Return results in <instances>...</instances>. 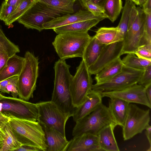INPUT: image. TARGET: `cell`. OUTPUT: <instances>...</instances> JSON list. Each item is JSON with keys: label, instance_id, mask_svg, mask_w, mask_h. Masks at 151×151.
Instances as JSON below:
<instances>
[{"label": "cell", "instance_id": "6da1fadb", "mask_svg": "<svg viewBox=\"0 0 151 151\" xmlns=\"http://www.w3.org/2000/svg\"><path fill=\"white\" fill-rule=\"evenodd\" d=\"M70 68L65 60L60 59L55 62L54 86L51 101L63 112L72 116L76 108L73 105L70 93L73 76L70 72Z\"/></svg>", "mask_w": 151, "mask_h": 151}, {"label": "cell", "instance_id": "7a4b0ae2", "mask_svg": "<svg viewBox=\"0 0 151 151\" xmlns=\"http://www.w3.org/2000/svg\"><path fill=\"white\" fill-rule=\"evenodd\" d=\"M9 125L14 135L22 145L37 147L46 151L44 132L37 121L10 118Z\"/></svg>", "mask_w": 151, "mask_h": 151}, {"label": "cell", "instance_id": "3957f363", "mask_svg": "<svg viewBox=\"0 0 151 151\" xmlns=\"http://www.w3.org/2000/svg\"><path fill=\"white\" fill-rule=\"evenodd\" d=\"M91 37L88 32L60 33L56 36L52 43L60 59L82 58Z\"/></svg>", "mask_w": 151, "mask_h": 151}, {"label": "cell", "instance_id": "277c9868", "mask_svg": "<svg viewBox=\"0 0 151 151\" xmlns=\"http://www.w3.org/2000/svg\"><path fill=\"white\" fill-rule=\"evenodd\" d=\"M24 61L17 83L19 98L27 101L33 97L39 74V58L29 51L25 52Z\"/></svg>", "mask_w": 151, "mask_h": 151}, {"label": "cell", "instance_id": "5b68a950", "mask_svg": "<svg viewBox=\"0 0 151 151\" xmlns=\"http://www.w3.org/2000/svg\"><path fill=\"white\" fill-rule=\"evenodd\" d=\"M113 124H116L108 107L101 103L93 111L76 122L72 134L73 137L84 133L98 135L103 128Z\"/></svg>", "mask_w": 151, "mask_h": 151}, {"label": "cell", "instance_id": "8992f818", "mask_svg": "<svg viewBox=\"0 0 151 151\" xmlns=\"http://www.w3.org/2000/svg\"><path fill=\"white\" fill-rule=\"evenodd\" d=\"M0 112L9 118L34 121H37L38 115L36 104L4 96L0 100Z\"/></svg>", "mask_w": 151, "mask_h": 151}, {"label": "cell", "instance_id": "52a82bcc", "mask_svg": "<svg viewBox=\"0 0 151 151\" xmlns=\"http://www.w3.org/2000/svg\"><path fill=\"white\" fill-rule=\"evenodd\" d=\"M36 104L38 112L37 121L41 125L53 128L66 137V124L72 115L63 112L51 101H40Z\"/></svg>", "mask_w": 151, "mask_h": 151}, {"label": "cell", "instance_id": "ba28073f", "mask_svg": "<svg viewBox=\"0 0 151 151\" xmlns=\"http://www.w3.org/2000/svg\"><path fill=\"white\" fill-rule=\"evenodd\" d=\"M91 75L82 59L73 76L70 85L72 101L75 108L78 107L85 101L92 90L93 81Z\"/></svg>", "mask_w": 151, "mask_h": 151}, {"label": "cell", "instance_id": "9c48e42d", "mask_svg": "<svg viewBox=\"0 0 151 151\" xmlns=\"http://www.w3.org/2000/svg\"><path fill=\"white\" fill-rule=\"evenodd\" d=\"M150 109H142L135 104H129L125 121L122 128L124 140H129L142 132L150 121Z\"/></svg>", "mask_w": 151, "mask_h": 151}, {"label": "cell", "instance_id": "30bf717a", "mask_svg": "<svg viewBox=\"0 0 151 151\" xmlns=\"http://www.w3.org/2000/svg\"><path fill=\"white\" fill-rule=\"evenodd\" d=\"M60 16V13L37 1L17 21L28 29L40 32L44 29V24Z\"/></svg>", "mask_w": 151, "mask_h": 151}, {"label": "cell", "instance_id": "8fae6325", "mask_svg": "<svg viewBox=\"0 0 151 151\" xmlns=\"http://www.w3.org/2000/svg\"><path fill=\"white\" fill-rule=\"evenodd\" d=\"M143 70L134 69L124 65L122 71L104 83L93 84L92 90L102 92L120 90L137 83Z\"/></svg>", "mask_w": 151, "mask_h": 151}, {"label": "cell", "instance_id": "7c38bea8", "mask_svg": "<svg viewBox=\"0 0 151 151\" xmlns=\"http://www.w3.org/2000/svg\"><path fill=\"white\" fill-rule=\"evenodd\" d=\"M138 13L133 23L128 28L124 40L123 54L134 53L139 46L143 37L146 14L141 7H137Z\"/></svg>", "mask_w": 151, "mask_h": 151}, {"label": "cell", "instance_id": "4fadbf2b", "mask_svg": "<svg viewBox=\"0 0 151 151\" xmlns=\"http://www.w3.org/2000/svg\"><path fill=\"white\" fill-rule=\"evenodd\" d=\"M103 97L118 98L129 103H134L151 108V103L148 100L145 92V88L137 83L124 88L115 91L101 92Z\"/></svg>", "mask_w": 151, "mask_h": 151}, {"label": "cell", "instance_id": "5bb4252c", "mask_svg": "<svg viewBox=\"0 0 151 151\" xmlns=\"http://www.w3.org/2000/svg\"><path fill=\"white\" fill-rule=\"evenodd\" d=\"M124 40L106 45L96 62L88 68L91 75L98 73L104 68L123 54Z\"/></svg>", "mask_w": 151, "mask_h": 151}, {"label": "cell", "instance_id": "9a60e30c", "mask_svg": "<svg viewBox=\"0 0 151 151\" xmlns=\"http://www.w3.org/2000/svg\"><path fill=\"white\" fill-rule=\"evenodd\" d=\"M94 19L102 20L105 18L96 16L88 10L80 9L74 14H67L55 18L44 24L43 27L44 29H52L74 23Z\"/></svg>", "mask_w": 151, "mask_h": 151}, {"label": "cell", "instance_id": "2e32d148", "mask_svg": "<svg viewBox=\"0 0 151 151\" xmlns=\"http://www.w3.org/2000/svg\"><path fill=\"white\" fill-rule=\"evenodd\" d=\"M66 151H102L98 135L84 133L73 137Z\"/></svg>", "mask_w": 151, "mask_h": 151}, {"label": "cell", "instance_id": "e0dca14e", "mask_svg": "<svg viewBox=\"0 0 151 151\" xmlns=\"http://www.w3.org/2000/svg\"><path fill=\"white\" fill-rule=\"evenodd\" d=\"M101 92L92 90L85 101L75 110L72 116L75 122L79 121L89 114L102 103Z\"/></svg>", "mask_w": 151, "mask_h": 151}, {"label": "cell", "instance_id": "ac0fdd59", "mask_svg": "<svg viewBox=\"0 0 151 151\" xmlns=\"http://www.w3.org/2000/svg\"><path fill=\"white\" fill-rule=\"evenodd\" d=\"M41 125L45 134L46 151H66L69 141L66 137L52 128L45 125Z\"/></svg>", "mask_w": 151, "mask_h": 151}, {"label": "cell", "instance_id": "d6986e66", "mask_svg": "<svg viewBox=\"0 0 151 151\" xmlns=\"http://www.w3.org/2000/svg\"><path fill=\"white\" fill-rule=\"evenodd\" d=\"M110 99L108 107L117 125L122 127L127 115L130 103L118 98Z\"/></svg>", "mask_w": 151, "mask_h": 151}, {"label": "cell", "instance_id": "ffe728a7", "mask_svg": "<svg viewBox=\"0 0 151 151\" xmlns=\"http://www.w3.org/2000/svg\"><path fill=\"white\" fill-rule=\"evenodd\" d=\"M117 125L116 124L108 125L98 133L99 144L102 151L120 150L114 132V129Z\"/></svg>", "mask_w": 151, "mask_h": 151}, {"label": "cell", "instance_id": "44dd1931", "mask_svg": "<svg viewBox=\"0 0 151 151\" xmlns=\"http://www.w3.org/2000/svg\"><path fill=\"white\" fill-rule=\"evenodd\" d=\"M24 58L15 54L8 59L4 67L0 71V82L12 77L19 76L22 68Z\"/></svg>", "mask_w": 151, "mask_h": 151}, {"label": "cell", "instance_id": "7402d4cb", "mask_svg": "<svg viewBox=\"0 0 151 151\" xmlns=\"http://www.w3.org/2000/svg\"><path fill=\"white\" fill-rule=\"evenodd\" d=\"M102 20L94 19L81 21L55 28L52 29L57 34L69 32H87L92 27Z\"/></svg>", "mask_w": 151, "mask_h": 151}, {"label": "cell", "instance_id": "603a6c76", "mask_svg": "<svg viewBox=\"0 0 151 151\" xmlns=\"http://www.w3.org/2000/svg\"><path fill=\"white\" fill-rule=\"evenodd\" d=\"M105 45L99 42L94 36L92 37L82 58L88 68L96 62Z\"/></svg>", "mask_w": 151, "mask_h": 151}, {"label": "cell", "instance_id": "cb8c5ba5", "mask_svg": "<svg viewBox=\"0 0 151 151\" xmlns=\"http://www.w3.org/2000/svg\"><path fill=\"white\" fill-rule=\"evenodd\" d=\"M101 44L107 45L123 41L124 38L116 27H101L94 36Z\"/></svg>", "mask_w": 151, "mask_h": 151}, {"label": "cell", "instance_id": "d4e9b609", "mask_svg": "<svg viewBox=\"0 0 151 151\" xmlns=\"http://www.w3.org/2000/svg\"><path fill=\"white\" fill-rule=\"evenodd\" d=\"M123 66L120 57L118 58L96 75V83H102L111 79L122 71Z\"/></svg>", "mask_w": 151, "mask_h": 151}, {"label": "cell", "instance_id": "484cf974", "mask_svg": "<svg viewBox=\"0 0 151 151\" xmlns=\"http://www.w3.org/2000/svg\"><path fill=\"white\" fill-rule=\"evenodd\" d=\"M1 131L3 140L0 144V151H14L22 145L14 135L8 122Z\"/></svg>", "mask_w": 151, "mask_h": 151}, {"label": "cell", "instance_id": "4316f807", "mask_svg": "<svg viewBox=\"0 0 151 151\" xmlns=\"http://www.w3.org/2000/svg\"><path fill=\"white\" fill-rule=\"evenodd\" d=\"M76 0H38L47 7L61 14H72L73 6Z\"/></svg>", "mask_w": 151, "mask_h": 151}, {"label": "cell", "instance_id": "83f0119b", "mask_svg": "<svg viewBox=\"0 0 151 151\" xmlns=\"http://www.w3.org/2000/svg\"><path fill=\"white\" fill-rule=\"evenodd\" d=\"M38 0H24L16 7L4 23L9 26L17 20L28 10L34 5Z\"/></svg>", "mask_w": 151, "mask_h": 151}, {"label": "cell", "instance_id": "f1b7e54d", "mask_svg": "<svg viewBox=\"0 0 151 151\" xmlns=\"http://www.w3.org/2000/svg\"><path fill=\"white\" fill-rule=\"evenodd\" d=\"M122 60L124 65L137 70H144L151 64V60L139 58L134 53L127 54Z\"/></svg>", "mask_w": 151, "mask_h": 151}, {"label": "cell", "instance_id": "f546056e", "mask_svg": "<svg viewBox=\"0 0 151 151\" xmlns=\"http://www.w3.org/2000/svg\"><path fill=\"white\" fill-rule=\"evenodd\" d=\"M104 14L112 22L117 19L123 8L122 0H106L103 7Z\"/></svg>", "mask_w": 151, "mask_h": 151}, {"label": "cell", "instance_id": "4dcf8cb0", "mask_svg": "<svg viewBox=\"0 0 151 151\" xmlns=\"http://www.w3.org/2000/svg\"><path fill=\"white\" fill-rule=\"evenodd\" d=\"M135 4L132 1L125 0L123 7L122 15L120 22L117 27L124 39L128 30L130 16L132 7Z\"/></svg>", "mask_w": 151, "mask_h": 151}, {"label": "cell", "instance_id": "1f68e13d", "mask_svg": "<svg viewBox=\"0 0 151 151\" xmlns=\"http://www.w3.org/2000/svg\"><path fill=\"white\" fill-rule=\"evenodd\" d=\"M146 14L144 32L139 46L144 45H151V12Z\"/></svg>", "mask_w": 151, "mask_h": 151}, {"label": "cell", "instance_id": "d6a6232c", "mask_svg": "<svg viewBox=\"0 0 151 151\" xmlns=\"http://www.w3.org/2000/svg\"><path fill=\"white\" fill-rule=\"evenodd\" d=\"M83 8L88 10L96 16L107 18L103 7L90 2L81 4Z\"/></svg>", "mask_w": 151, "mask_h": 151}, {"label": "cell", "instance_id": "836d02e7", "mask_svg": "<svg viewBox=\"0 0 151 151\" xmlns=\"http://www.w3.org/2000/svg\"><path fill=\"white\" fill-rule=\"evenodd\" d=\"M17 7L7 4L4 1L0 6V20L6 21Z\"/></svg>", "mask_w": 151, "mask_h": 151}, {"label": "cell", "instance_id": "e575fe53", "mask_svg": "<svg viewBox=\"0 0 151 151\" xmlns=\"http://www.w3.org/2000/svg\"><path fill=\"white\" fill-rule=\"evenodd\" d=\"M134 54L139 58L151 60V45H144L139 46Z\"/></svg>", "mask_w": 151, "mask_h": 151}, {"label": "cell", "instance_id": "d590c367", "mask_svg": "<svg viewBox=\"0 0 151 151\" xmlns=\"http://www.w3.org/2000/svg\"><path fill=\"white\" fill-rule=\"evenodd\" d=\"M137 83L145 88L151 84V64L144 69Z\"/></svg>", "mask_w": 151, "mask_h": 151}, {"label": "cell", "instance_id": "8d00e7d4", "mask_svg": "<svg viewBox=\"0 0 151 151\" xmlns=\"http://www.w3.org/2000/svg\"><path fill=\"white\" fill-rule=\"evenodd\" d=\"M18 78V76H16L0 82V91L8 93L6 88L7 86L10 83H17Z\"/></svg>", "mask_w": 151, "mask_h": 151}, {"label": "cell", "instance_id": "74e56055", "mask_svg": "<svg viewBox=\"0 0 151 151\" xmlns=\"http://www.w3.org/2000/svg\"><path fill=\"white\" fill-rule=\"evenodd\" d=\"M17 83H9L6 87L8 93H11L13 98H16L18 96V92L17 86Z\"/></svg>", "mask_w": 151, "mask_h": 151}, {"label": "cell", "instance_id": "f35d334b", "mask_svg": "<svg viewBox=\"0 0 151 151\" xmlns=\"http://www.w3.org/2000/svg\"><path fill=\"white\" fill-rule=\"evenodd\" d=\"M16 151H42L40 149L33 146L22 145L19 147L15 150Z\"/></svg>", "mask_w": 151, "mask_h": 151}, {"label": "cell", "instance_id": "ab89813d", "mask_svg": "<svg viewBox=\"0 0 151 151\" xmlns=\"http://www.w3.org/2000/svg\"><path fill=\"white\" fill-rule=\"evenodd\" d=\"M81 4L87 2L92 3L103 7L106 0H78Z\"/></svg>", "mask_w": 151, "mask_h": 151}, {"label": "cell", "instance_id": "60d3db41", "mask_svg": "<svg viewBox=\"0 0 151 151\" xmlns=\"http://www.w3.org/2000/svg\"><path fill=\"white\" fill-rule=\"evenodd\" d=\"M10 118L4 115L0 112V131L9 122Z\"/></svg>", "mask_w": 151, "mask_h": 151}, {"label": "cell", "instance_id": "b9f144b4", "mask_svg": "<svg viewBox=\"0 0 151 151\" xmlns=\"http://www.w3.org/2000/svg\"><path fill=\"white\" fill-rule=\"evenodd\" d=\"M145 134L148 140L150 145V147L147 150V151H151V126L150 125L146 127V129Z\"/></svg>", "mask_w": 151, "mask_h": 151}, {"label": "cell", "instance_id": "7bdbcfd3", "mask_svg": "<svg viewBox=\"0 0 151 151\" xmlns=\"http://www.w3.org/2000/svg\"><path fill=\"white\" fill-rule=\"evenodd\" d=\"M142 7L145 13L151 12V0H146Z\"/></svg>", "mask_w": 151, "mask_h": 151}, {"label": "cell", "instance_id": "ee69618b", "mask_svg": "<svg viewBox=\"0 0 151 151\" xmlns=\"http://www.w3.org/2000/svg\"><path fill=\"white\" fill-rule=\"evenodd\" d=\"M145 88L146 96L149 101L151 103V84Z\"/></svg>", "mask_w": 151, "mask_h": 151}, {"label": "cell", "instance_id": "f6af8a7d", "mask_svg": "<svg viewBox=\"0 0 151 151\" xmlns=\"http://www.w3.org/2000/svg\"><path fill=\"white\" fill-rule=\"evenodd\" d=\"M23 0H5L4 1L8 4L17 7Z\"/></svg>", "mask_w": 151, "mask_h": 151}, {"label": "cell", "instance_id": "bcb514c9", "mask_svg": "<svg viewBox=\"0 0 151 151\" xmlns=\"http://www.w3.org/2000/svg\"><path fill=\"white\" fill-rule=\"evenodd\" d=\"M146 1V0H139L138 5L142 7Z\"/></svg>", "mask_w": 151, "mask_h": 151}, {"label": "cell", "instance_id": "7dc6e473", "mask_svg": "<svg viewBox=\"0 0 151 151\" xmlns=\"http://www.w3.org/2000/svg\"><path fill=\"white\" fill-rule=\"evenodd\" d=\"M3 140V137L2 132L0 131V144H1Z\"/></svg>", "mask_w": 151, "mask_h": 151}, {"label": "cell", "instance_id": "c3c4849f", "mask_svg": "<svg viewBox=\"0 0 151 151\" xmlns=\"http://www.w3.org/2000/svg\"><path fill=\"white\" fill-rule=\"evenodd\" d=\"M133 2L135 4L138 5L139 0H134Z\"/></svg>", "mask_w": 151, "mask_h": 151}, {"label": "cell", "instance_id": "681fc988", "mask_svg": "<svg viewBox=\"0 0 151 151\" xmlns=\"http://www.w3.org/2000/svg\"><path fill=\"white\" fill-rule=\"evenodd\" d=\"M3 95H2L1 94V93H0V100H1V99L3 97Z\"/></svg>", "mask_w": 151, "mask_h": 151}, {"label": "cell", "instance_id": "f907efd6", "mask_svg": "<svg viewBox=\"0 0 151 151\" xmlns=\"http://www.w3.org/2000/svg\"><path fill=\"white\" fill-rule=\"evenodd\" d=\"M128 0L131 1L133 2L134 0Z\"/></svg>", "mask_w": 151, "mask_h": 151}]
</instances>
